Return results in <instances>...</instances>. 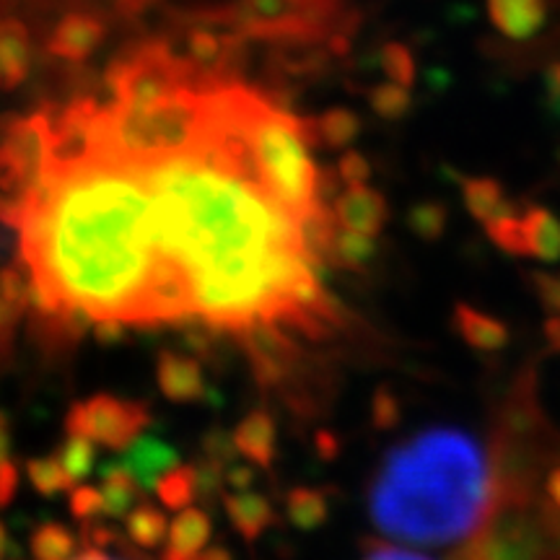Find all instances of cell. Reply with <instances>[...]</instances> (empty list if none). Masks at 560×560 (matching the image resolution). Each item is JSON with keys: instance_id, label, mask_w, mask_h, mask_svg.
Segmentation results:
<instances>
[{"instance_id": "44dd1931", "label": "cell", "mask_w": 560, "mask_h": 560, "mask_svg": "<svg viewBox=\"0 0 560 560\" xmlns=\"http://www.w3.org/2000/svg\"><path fill=\"white\" fill-rule=\"evenodd\" d=\"M125 532L128 540L138 548L153 550L170 537V520L159 506L153 503H138L136 509L125 516Z\"/></svg>"}, {"instance_id": "d6986e66", "label": "cell", "mask_w": 560, "mask_h": 560, "mask_svg": "<svg viewBox=\"0 0 560 560\" xmlns=\"http://www.w3.org/2000/svg\"><path fill=\"white\" fill-rule=\"evenodd\" d=\"M376 236L338 226L327 249V260L342 270H363L376 257Z\"/></svg>"}, {"instance_id": "484cf974", "label": "cell", "mask_w": 560, "mask_h": 560, "mask_svg": "<svg viewBox=\"0 0 560 560\" xmlns=\"http://www.w3.org/2000/svg\"><path fill=\"white\" fill-rule=\"evenodd\" d=\"M26 478H30L34 490L42 495H47V499L66 493V490H73V486H75V482L70 480V475L66 472V467L60 465V459L55 457V454L52 457L32 459L30 465H26Z\"/></svg>"}, {"instance_id": "ee69618b", "label": "cell", "mask_w": 560, "mask_h": 560, "mask_svg": "<svg viewBox=\"0 0 560 560\" xmlns=\"http://www.w3.org/2000/svg\"><path fill=\"white\" fill-rule=\"evenodd\" d=\"M195 560H234V558H231V552L223 548V545H210V548L202 550Z\"/></svg>"}, {"instance_id": "60d3db41", "label": "cell", "mask_w": 560, "mask_h": 560, "mask_svg": "<svg viewBox=\"0 0 560 560\" xmlns=\"http://www.w3.org/2000/svg\"><path fill=\"white\" fill-rule=\"evenodd\" d=\"M11 459V425L9 418L0 412V465Z\"/></svg>"}, {"instance_id": "d6a6232c", "label": "cell", "mask_w": 560, "mask_h": 560, "mask_svg": "<svg viewBox=\"0 0 560 560\" xmlns=\"http://www.w3.org/2000/svg\"><path fill=\"white\" fill-rule=\"evenodd\" d=\"M206 457L213 459V462H221V465L229 467V462H234V457L240 452H236V444H234V436H229V433H221V431H213L210 436H206Z\"/></svg>"}, {"instance_id": "2e32d148", "label": "cell", "mask_w": 560, "mask_h": 560, "mask_svg": "<svg viewBox=\"0 0 560 560\" xmlns=\"http://www.w3.org/2000/svg\"><path fill=\"white\" fill-rule=\"evenodd\" d=\"M231 436H234L240 457H247L252 465L270 467L272 459H276L278 431H276V420H272L268 412L262 410L249 412L247 418L240 420V425H236Z\"/></svg>"}, {"instance_id": "6da1fadb", "label": "cell", "mask_w": 560, "mask_h": 560, "mask_svg": "<svg viewBox=\"0 0 560 560\" xmlns=\"http://www.w3.org/2000/svg\"><path fill=\"white\" fill-rule=\"evenodd\" d=\"M247 94L244 83L206 73L190 136L132 151L153 192L161 262L190 296L192 317L210 327L247 335L291 322L306 335L327 332L340 314L322 289L304 221L265 190L252 166Z\"/></svg>"}, {"instance_id": "d4e9b609", "label": "cell", "mask_w": 560, "mask_h": 560, "mask_svg": "<svg viewBox=\"0 0 560 560\" xmlns=\"http://www.w3.org/2000/svg\"><path fill=\"white\" fill-rule=\"evenodd\" d=\"M55 457H58L60 465L66 467L70 480L83 482L91 472H94L96 444L89 436H81V433H68Z\"/></svg>"}, {"instance_id": "f35d334b", "label": "cell", "mask_w": 560, "mask_h": 560, "mask_svg": "<svg viewBox=\"0 0 560 560\" xmlns=\"http://www.w3.org/2000/svg\"><path fill=\"white\" fill-rule=\"evenodd\" d=\"M542 335H545V342H548V350L560 353V314H552V317L545 319Z\"/></svg>"}, {"instance_id": "7402d4cb", "label": "cell", "mask_w": 560, "mask_h": 560, "mask_svg": "<svg viewBox=\"0 0 560 560\" xmlns=\"http://www.w3.org/2000/svg\"><path fill=\"white\" fill-rule=\"evenodd\" d=\"M153 490H156L159 501L164 503L166 509L182 511L192 506V501H198V478H195V467L177 465L174 470L166 472L164 478H159Z\"/></svg>"}, {"instance_id": "7bdbcfd3", "label": "cell", "mask_w": 560, "mask_h": 560, "mask_svg": "<svg viewBox=\"0 0 560 560\" xmlns=\"http://www.w3.org/2000/svg\"><path fill=\"white\" fill-rule=\"evenodd\" d=\"M545 83H548V94L552 102H560V62H556L545 75Z\"/></svg>"}, {"instance_id": "836d02e7", "label": "cell", "mask_w": 560, "mask_h": 560, "mask_svg": "<svg viewBox=\"0 0 560 560\" xmlns=\"http://www.w3.org/2000/svg\"><path fill=\"white\" fill-rule=\"evenodd\" d=\"M387 70L392 75V81L400 83V86H410L412 83V75H416V70H412V60L410 55L400 50V47H389L387 50Z\"/></svg>"}, {"instance_id": "30bf717a", "label": "cell", "mask_w": 560, "mask_h": 560, "mask_svg": "<svg viewBox=\"0 0 560 560\" xmlns=\"http://www.w3.org/2000/svg\"><path fill=\"white\" fill-rule=\"evenodd\" d=\"M452 327L467 348L478 353H501L509 348L511 330L509 325L493 314L478 310V306L457 301L452 312Z\"/></svg>"}, {"instance_id": "5b68a950", "label": "cell", "mask_w": 560, "mask_h": 560, "mask_svg": "<svg viewBox=\"0 0 560 560\" xmlns=\"http://www.w3.org/2000/svg\"><path fill=\"white\" fill-rule=\"evenodd\" d=\"M450 560H560L542 493L490 495L478 532Z\"/></svg>"}, {"instance_id": "8d00e7d4", "label": "cell", "mask_w": 560, "mask_h": 560, "mask_svg": "<svg viewBox=\"0 0 560 560\" xmlns=\"http://www.w3.org/2000/svg\"><path fill=\"white\" fill-rule=\"evenodd\" d=\"M19 490V467L13 462H3L0 465V509H5L13 501Z\"/></svg>"}, {"instance_id": "9c48e42d", "label": "cell", "mask_w": 560, "mask_h": 560, "mask_svg": "<svg viewBox=\"0 0 560 560\" xmlns=\"http://www.w3.org/2000/svg\"><path fill=\"white\" fill-rule=\"evenodd\" d=\"M156 382L172 402H200L208 397V382L202 366L192 355L164 350L156 361Z\"/></svg>"}, {"instance_id": "d590c367", "label": "cell", "mask_w": 560, "mask_h": 560, "mask_svg": "<svg viewBox=\"0 0 560 560\" xmlns=\"http://www.w3.org/2000/svg\"><path fill=\"white\" fill-rule=\"evenodd\" d=\"M257 480V472L255 467L249 465H242V462H234V465L226 467V488L234 490V493H240V490H249L255 486Z\"/></svg>"}, {"instance_id": "1f68e13d", "label": "cell", "mask_w": 560, "mask_h": 560, "mask_svg": "<svg viewBox=\"0 0 560 560\" xmlns=\"http://www.w3.org/2000/svg\"><path fill=\"white\" fill-rule=\"evenodd\" d=\"M338 174H340V179L346 182V187H350V185H369L371 164L361 156L359 151H348L346 156L340 159Z\"/></svg>"}, {"instance_id": "ab89813d", "label": "cell", "mask_w": 560, "mask_h": 560, "mask_svg": "<svg viewBox=\"0 0 560 560\" xmlns=\"http://www.w3.org/2000/svg\"><path fill=\"white\" fill-rule=\"evenodd\" d=\"M542 506H545V520H548V527L552 532V540H556L558 550H560V509L552 506L545 495H542Z\"/></svg>"}, {"instance_id": "603a6c76", "label": "cell", "mask_w": 560, "mask_h": 560, "mask_svg": "<svg viewBox=\"0 0 560 560\" xmlns=\"http://www.w3.org/2000/svg\"><path fill=\"white\" fill-rule=\"evenodd\" d=\"M75 535L62 524L47 522L34 529L32 556L34 560H73Z\"/></svg>"}, {"instance_id": "4316f807", "label": "cell", "mask_w": 560, "mask_h": 560, "mask_svg": "<svg viewBox=\"0 0 560 560\" xmlns=\"http://www.w3.org/2000/svg\"><path fill=\"white\" fill-rule=\"evenodd\" d=\"M359 117L348 109H332L322 115V120L314 125V136L327 149H346L359 136Z\"/></svg>"}, {"instance_id": "9a60e30c", "label": "cell", "mask_w": 560, "mask_h": 560, "mask_svg": "<svg viewBox=\"0 0 560 560\" xmlns=\"http://www.w3.org/2000/svg\"><path fill=\"white\" fill-rule=\"evenodd\" d=\"M524 257L540 262H560V219L545 206L522 210Z\"/></svg>"}, {"instance_id": "8fae6325", "label": "cell", "mask_w": 560, "mask_h": 560, "mask_svg": "<svg viewBox=\"0 0 560 560\" xmlns=\"http://www.w3.org/2000/svg\"><path fill=\"white\" fill-rule=\"evenodd\" d=\"M122 452L125 454L120 462L125 465V470L136 478V482L143 490L156 488L159 478H164L166 472L179 465L177 452H174L166 441H161L156 436H145V433H140L128 450Z\"/></svg>"}, {"instance_id": "3957f363", "label": "cell", "mask_w": 560, "mask_h": 560, "mask_svg": "<svg viewBox=\"0 0 560 560\" xmlns=\"http://www.w3.org/2000/svg\"><path fill=\"white\" fill-rule=\"evenodd\" d=\"M488 503V452L457 425H429L392 446L369 488L376 529L420 548L462 542Z\"/></svg>"}, {"instance_id": "7c38bea8", "label": "cell", "mask_w": 560, "mask_h": 560, "mask_svg": "<svg viewBox=\"0 0 560 560\" xmlns=\"http://www.w3.org/2000/svg\"><path fill=\"white\" fill-rule=\"evenodd\" d=\"M462 202L467 213L482 226L506 219V215L520 213V202L511 200L506 187L493 177H457Z\"/></svg>"}, {"instance_id": "f546056e", "label": "cell", "mask_w": 560, "mask_h": 560, "mask_svg": "<svg viewBox=\"0 0 560 560\" xmlns=\"http://www.w3.org/2000/svg\"><path fill=\"white\" fill-rule=\"evenodd\" d=\"M70 511L83 524H94L100 516H104V501L102 490L91 486H79L70 490Z\"/></svg>"}, {"instance_id": "277c9868", "label": "cell", "mask_w": 560, "mask_h": 560, "mask_svg": "<svg viewBox=\"0 0 560 560\" xmlns=\"http://www.w3.org/2000/svg\"><path fill=\"white\" fill-rule=\"evenodd\" d=\"M244 140L265 190L283 202L299 221H312L325 210L322 174L310 151L317 140L314 128H306L291 112L276 107L249 89L244 104Z\"/></svg>"}, {"instance_id": "4fadbf2b", "label": "cell", "mask_w": 560, "mask_h": 560, "mask_svg": "<svg viewBox=\"0 0 560 560\" xmlns=\"http://www.w3.org/2000/svg\"><path fill=\"white\" fill-rule=\"evenodd\" d=\"M488 16L506 39H532L548 19V0H488Z\"/></svg>"}, {"instance_id": "e575fe53", "label": "cell", "mask_w": 560, "mask_h": 560, "mask_svg": "<svg viewBox=\"0 0 560 560\" xmlns=\"http://www.w3.org/2000/svg\"><path fill=\"white\" fill-rule=\"evenodd\" d=\"M361 560H429V558L418 556V552H410L405 548H395V545L374 540V542H366Z\"/></svg>"}, {"instance_id": "cb8c5ba5", "label": "cell", "mask_w": 560, "mask_h": 560, "mask_svg": "<svg viewBox=\"0 0 560 560\" xmlns=\"http://www.w3.org/2000/svg\"><path fill=\"white\" fill-rule=\"evenodd\" d=\"M408 229L418 240L439 242L450 229V208L441 200H420L408 210Z\"/></svg>"}, {"instance_id": "ac0fdd59", "label": "cell", "mask_w": 560, "mask_h": 560, "mask_svg": "<svg viewBox=\"0 0 560 560\" xmlns=\"http://www.w3.org/2000/svg\"><path fill=\"white\" fill-rule=\"evenodd\" d=\"M100 475L104 516H109V520H125L138 506L140 493H145V490L125 470L122 462H109V465L102 467Z\"/></svg>"}, {"instance_id": "4dcf8cb0", "label": "cell", "mask_w": 560, "mask_h": 560, "mask_svg": "<svg viewBox=\"0 0 560 560\" xmlns=\"http://www.w3.org/2000/svg\"><path fill=\"white\" fill-rule=\"evenodd\" d=\"M529 283L537 301L542 304V310L560 314V272L537 270L529 276Z\"/></svg>"}, {"instance_id": "7a4b0ae2", "label": "cell", "mask_w": 560, "mask_h": 560, "mask_svg": "<svg viewBox=\"0 0 560 560\" xmlns=\"http://www.w3.org/2000/svg\"><path fill=\"white\" fill-rule=\"evenodd\" d=\"M42 156L3 215L19 229L32 301L45 314L125 325L192 319L159 255L153 192L100 102L37 115Z\"/></svg>"}, {"instance_id": "8992f818", "label": "cell", "mask_w": 560, "mask_h": 560, "mask_svg": "<svg viewBox=\"0 0 560 560\" xmlns=\"http://www.w3.org/2000/svg\"><path fill=\"white\" fill-rule=\"evenodd\" d=\"M488 444H511L560 457V431L550 423L540 400V371L527 361L501 395Z\"/></svg>"}, {"instance_id": "83f0119b", "label": "cell", "mask_w": 560, "mask_h": 560, "mask_svg": "<svg viewBox=\"0 0 560 560\" xmlns=\"http://www.w3.org/2000/svg\"><path fill=\"white\" fill-rule=\"evenodd\" d=\"M371 104H374L376 115L384 117V120H400L402 115H408L410 109V94L408 89L400 86V83H384L374 91V96H371Z\"/></svg>"}, {"instance_id": "f1b7e54d", "label": "cell", "mask_w": 560, "mask_h": 560, "mask_svg": "<svg viewBox=\"0 0 560 560\" xmlns=\"http://www.w3.org/2000/svg\"><path fill=\"white\" fill-rule=\"evenodd\" d=\"M371 423L380 431H392L400 423V400H397V395L387 384L374 392V400H371Z\"/></svg>"}, {"instance_id": "ba28073f", "label": "cell", "mask_w": 560, "mask_h": 560, "mask_svg": "<svg viewBox=\"0 0 560 560\" xmlns=\"http://www.w3.org/2000/svg\"><path fill=\"white\" fill-rule=\"evenodd\" d=\"M332 219L340 229L380 236L389 221V202L369 185H350L335 195Z\"/></svg>"}, {"instance_id": "b9f144b4", "label": "cell", "mask_w": 560, "mask_h": 560, "mask_svg": "<svg viewBox=\"0 0 560 560\" xmlns=\"http://www.w3.org/2000/svg\"><path fill=\"white\" fill-rule=\"evenodd\" d=\"M0 560H21V552L16 545L11 542L9 532H5L3 522H0Z\"/></svg>"}, {"instance_id": "e0dca14e", "label": "cell", "mask_w": 560, "mask_h": 560, "mask_svg": "<svg viewBox=\"0 0 560 560\" xmlns=\"http://www.w3.org/2000/svg\"><path fill=\"white\" fill-rule=\"evenodd\" d=\"M223 509H226L231 524L240 532L247 542L260 540L272 524V506L270 501L260 493H249V490H240V493L223 495Z\"/></svg>"}, {"instance_id": "ffe728a7", "label": "cell", "mask_w": 560, "mask_h": 560, "mask_svg": "<svg viewBox=\"0 0 560 560\" xmlns=\"http://www.w3.org/2000/svg\"><path fill=\"white\" fill-rule=\"evenodd\" d=\"M285 514L289 522L301 532L319 529L322 524L330 520V501H327L325 490L317 488H293L285 495Z\"/></svg>"}, {"instance_id": "52a82bcc", "label": "cell", "mask_w": 560, "mask_h": 560, "mask_svg": "<svg viewBox=\"0 0 560 560\" xmlns=\"http://www.w3.org/2000/svg\"><path fill=\"white\" fill-rule=\"evenodd\" d=\"M149 425V410L143 402L122 400L115 395H96L86 402H75L66 418L68 433H81L107 450H128Z\"/></svg>"}, {"instance_id": "5bb4252c", "label": "cell", "mask_w": 560, "mask_h": 560, "mask_svg": "<svg viewBox=\"0 0 560 560\" xmlns=\"http://www.w3.org/2000/svg\"><path fill=\"white\" fill-rule=\"evenodd\" d=\"M213 522L202 509L187 506L182 509L170 524V537H166V550L161 560H195L208 548Z\"/></svg>"}, {"instance_id": "74e56055", "label": "cell", "mask_w": 560, "mask_h": 560, "mask_svg": "<svg viewBox=\"0 0 560 560\" xmlns=\"http://www.w3.org/2000/svg\"><path fill=\"white\" fill-rule=\"evenodd\" d=\"M542 495L552 503V506L560 509V462L548 472V478H545Z\"/></svg>"}]
</instances>
